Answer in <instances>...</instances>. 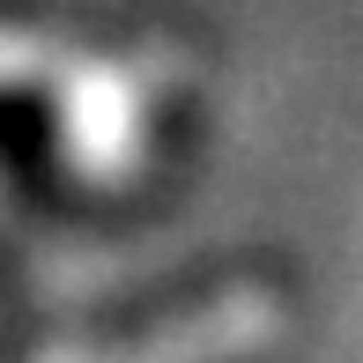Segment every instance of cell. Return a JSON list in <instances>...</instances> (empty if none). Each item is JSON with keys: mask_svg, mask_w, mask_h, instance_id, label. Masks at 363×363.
Listing matches in <instances>:
<instances>
[{"mask_svg": "<svg viewBox=\"0 0 363 363\" xmlns=\"http://www.w3.org/2000/svg\"><path fill=\"white\" fill-rule=\"evenodd\" d=\"M74 45L45 38V30H0V89H60L74 74Z\"/></svg>", "mask_w": 363, "mask_h": 363, "instance_id": "3957f363", "label": "cell"}, {"mask_svg": "<svg viewBox=\"0 0 363 363\" xmlns=\"http://www.w3.org/2000/svg\"><path fill=\"white\" fill-rule=\"evenodd\" d=\"M148 119H156V67L141 60L82 52L60 82V156L89 186H119L148 156Z\"/></svg>", "mask_w": 363, "mask_h": 363, "instance_id": "6da1fadb", "label": "cell"}, {"mask_svg": "<svg viewBox=\"0 0 363 363\" xmlns=\"http://www.w3.org/2000/svg\"><path fill=\"white\" fill-rule=\"evenodd\" d=\"M282 341V304L274 289H223L201 311L148 326V334L119 341H67V349L38 356V363H252Z\"/></svg>", "mask_w": 363, "mask_h": 363, "instance_id": "7a4b0ae2", "label": "cell"}]
</instances>
